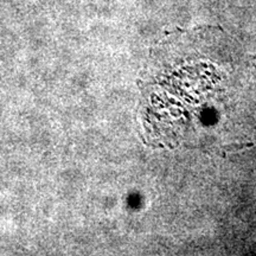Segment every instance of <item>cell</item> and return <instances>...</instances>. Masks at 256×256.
<instances>
[{
	"instance_id": "6da1fadb",
	"label": "cell",
	"mask_w": 256,
	"mask_h": 256,
	"mask_svg": "<svg viewBox=\"0 0 256 256\" xmlns=\"http://www.w3.org/2000/svg\"><path fill=\"white\" fill-rule=\"evenodd\" d=\"M250 146H252V144H238V145L224 146V150H226V151H238V150L244 148V147H250Z\"/></svg>"
}]
</instances>
